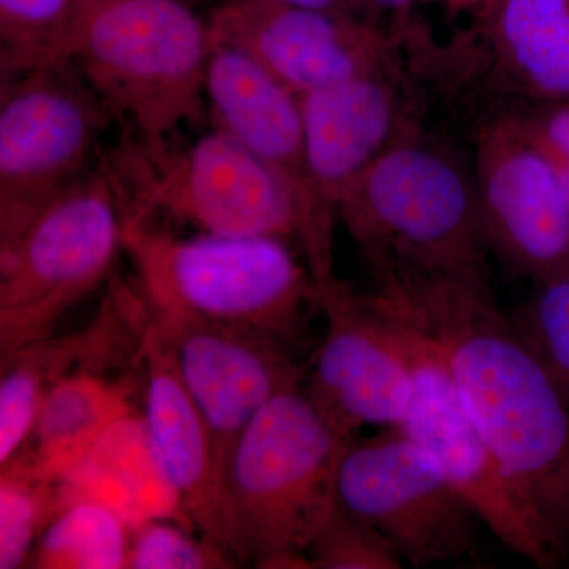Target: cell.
I'll return each mask as SVG.
<instances>
[{"mask_svg":"<svg viewBox=\"0 0 569 569\" xmlns=\"http://www.w3.org/2000/svg\"><path fill=\"white\" fill-rule=\"evenodd\" d=\"M436 342L468 413L563 560L569 553V392L490 288L432 284L381 298Z\"/></svg>","mask_w":569,"mask_h":569,"instance_id":"1","label":"cell"},{"mask_svg":"<svg viewBox=\"0 0 569 569\" xmlns=\"http://www.w3.org/2000/svg\"><path fill=\"white\" fill-rule=\"evenodd\" d=\"M336 211L372 276L373 293L448 283L490 288L473 173L421 132L370 164Z\"/></svg>","mask_w":569,"mask_h":569,"instance_id":"2","label":"cell"},{"mask_svg":"<svg viewBox=\"0 0 569 569\" xmlns=\"http://www.w3.org/2000/svg\"><path fill=\"white\" fill-rule=\"evenodd\" d=\"M123 254L146 309L268 337L296 350L321 293L291 242L271 236L181 238L126 219Z\"/></svg>","mask_w":569,"mask_h":569,"instance_id":"3","label":"cell"},{"mask_svg":"<svg viewBox=\"0 0 569 569\" xmlns=\"http://www.w3.org/2000/svg\"><path fill=\"white\" fill-rule=\"evenodd\" d=\"M348 441L302 385L252 419L223 471L220 542L239 567L310 568L307 549L337 507Z\"/></svg>","mask_w":569,"mask_h":569,"instance_id":"4","label":"cell"},{"mask_svg":"<svg viewBox=\"0 0 569 569\" xmlns=\"http://www.w3.org/2000/svg\"><path fill=\"white\" fill-rule=\"evenodd\" d=\"M100 163L126 219L160 216L198 233L271 236L298 246V216L283 183L220 130L190 144L127 132Z\"/></svg>","mask_w":569,"mask_h":569,"instance_id":"5","label":"cell"},{"mask_svg":"<svg viewBox=\"0 0 569 569\" xmlns=\"http://www.w3.org/2000/svg\"><path fill=\"white\" fill-rule=\"evenodd\" d=\"M213 47L183 0H100L71 63L111 118L157 140L200 121Z\"/></svg>","mask_w":569,"mask_h":569,"instance_id":"6","label":"cell"},{"mask_svg":"<svg viewBox=\"0 0 569 569\" xmlns=\"http://www.w3.org/2000/svg\"><path fill=\"white\" fill-rule=\"evenodd\" d=\"M123 228L121 198L99 163L0 246V355L56 335L110 279Z\"/></svg>","mask_w":569,"mask_h":569,"instance_id":"7","label":"cell"},{"mask_svg":"<svg viewBox=\"0 0 569 569\" xmlns=\"http://www.w3.org/2000/svg\"><path fill=\"white\" fill-rule=\"evenodd\" d=\"M111 114L73 63L2 78L0 246L92 171Z\"/></svg>","mask_w":569,"mask_h":569,"instance_id":"8","label":"cell"},{"mask_svg":"<svg viewBox=\"0 0 569 569\" xmlns=\"http://www.w3.org/2000/svg\"><path fill=\"white\" fill-rule=\"evenodd\" d=\"M337 505L369 523L415 568L475 559L479 519L438 466L402 429L348 441Z\"/></svg>","mask_w":569,"mask_h":569,"instance_id":"9","label":"cell"},{"mask_svg":"<svg viewBox=\"0 0 569 569\" xmlns=\"http://www.w3.org/2000/svg\"><path fill=\"white\" fill-rule=\"evenodd\" d=\"M388 313L399 326L413 367V396L400 429L436 458L452 488L505 548L539 568L559 567L563 557L468 413L436 342Z\"/></svg>","mask_w":569,"mask_h":569,"instance_id":"10","label":"cell"},{"mask_svg":"<svg viewBox=\"0 0 569 569\" xmlns=\"http://www.w3.org/2000/svg\"><path fill=\"white\" fill-rule=\"evenodd\" d=\"M204 93L212 129L244 146L290 193L298 250L323 293L337 282V213L310 173L301 99L244 52L219 41H213Z\"/></svg>","mask_w":569,"mask_h":569,"instance_id":"11","label":"cell"},{"mask_svg":"<svg viewBox=\"0 0 569 569\" xmlns=\"http://www.w3.org/2000/svg\"><path fill=\"white\" fill-rule=\"evenodd\" d=\"M212 40L244 52L299 97L339 82L403 71L391 33L346 10L276 0H222Z\"/></svg>","mask_w":569,"mask_h":569,"instance_id":"12","label":"cell"},{"mask_svg":"<svg viewBox=\"0 0 569 569\" xmlns=\"http://www.w3.org/2000/svg\"><path fill=\"white\" fill-rule=\"evenodd\" d=\"M473 179L489 250L538 287L569 279V201L512 112L479 127Z\"/></svg>","mask_w":569,"mask_h":569,"instance_id":"13","label":"cell"},{"mask_svg":"<svg viewBox=\"0 0 569 569\" xmlns=\"http://www.w3.org/2000/svg\"><path fill=\"white\" fill-rule=\"evenodd\" d=\"M323 342L305 391L348 440L362 427L400 429L413 396V367L395 318L372 295L337 282L321 295Z\"/></svg>","mask_w":569,"mask_h":569,"instance_id":"14","label":"cell"},{"mask_svg":"<svg viewBox=\"0 0 569 569\" xmlns=\"http://www.w3.org/2000/svg\"><path fill=\"white\" fill-rule=\"evenodd\" d=\"M141 307L203 415L224 471L246 427L276 396L301 387L305 370L293 350L268 337L160 316L146 309L142 301Z\"/></svg>","mask_w":569,"mask_h":569,"instance_id":"15","label":"cell"},{"mask_svg":"<svg viewBox=\"0 0 569 569\" xmlns=\"http://www.w3.org/2000/svg\"><path fill=\"white\" fill-rule=\"evenodd\" d=\"M299 99L310 173L335 211L340 194L370 164L421 132L403 71L355 78Z\"/></svg>","mask_w":569,"mask_h":569,"instance_id":"16","label":"cell"},{"mask_svg":"<svg viewBox=\"0 0 569 569\" xmlns=\"http://www.w3.org/2000/svg\"><path fill=\"white\" fill-rule=\"evenodd\" d=\"M133 358L141 367L146 430L182 518L204 537L220 542L223 470L212 433L183 387L167 347L142 316L140 296Z\"/></svg>","mask_w":569,"mask_h":569,"instance_id":"17","label":"cell"},{"mask_svg":"<svg viewBox=\"0 0 569 569\" xmlns=\"http://www.w3.org/2000/svg\"><path fill=\"white\" fill-rule=\"evenodd\" d=\"M441 66L479 71L523 108L569 102V0H497L481 26L448 40Z\"/></svg>","mask_w":569,"mask_h":569,"instance_id":"18","label":"cell"},{"mask_svg":"<svg viewBox=\"0 0 569 569\" xmlns=\"http://www.w3.org/2000/svg\"><path fill=\"white\" fill-rule=\"evenodd\" d=\"M137 326L132 287L112 279L110 295L91 325L0 355V467L24 447L48 392L77 370L108 369L116 348L122 347Z\"/></svg>","mask_w":569,"mask_h":569,"instance_id":"19","label":"cell"},{"mask_svg":"<svg viewBox=\"0 0 569 569\" xmlns=\"http://www.w3.org/2000/svg\"><path fill=\"white\" fill-rule=\"evenodd\" d=\"M59 492L62 505L71 500L99 501L119 512L130 526L156 518L187 523L138 410L116 422L59 479Z\"/></svg>","mask_w":569,"mask_h":569,"instance_id":"20","label":"cell"},{"mask_svg":"<svg viewBox=\"0 0 569 569\" xmlns=\"http://www.w3.org/2000/svg\"><path fill=\"white\" fill-rule=\"evenodd\" d=\"M104 370L81 369L59 381L44 397L31 436L10 462L59 481L116 422L137 410L132 383Z\"/></svg>","mask_w":569,"mask_h":569,"instance_id":"21","label":"cell"},{"mask_svg":"<svg viewBox=\"0 0 569 569\" xmlns=\"http://www.w3.org/2000/svg\"><path fill=\"white\" fill-rule=\"evenodd\" d=\"M100 0H0V71L71 62Z\"/></svg>","mask_w":569,"mask_h":569,"instance_id":"22","label":"cell"},{"mask_svg":"<svg viewBox=\"0 0 569 569\" xmlns=\"http://www.w3.org/2000/svg\"><path fill=\"white\" fill-rule=\"evenodd\" d=\"M132 526L93 500H71L54 512L37 542L29 568L126 569Z\"/></svg>","mask_w":569,"mask_h":569,"instance_id":"23","label":"cell"},{"mask_svg":"<svg viewBox=\"0 0 569 569\" xmlns=\"http://www.w3.org/2000/svg\"><path fill=\"white\" fill-rule=\"evenodd\" d=\"M61 505L59 481L18 462L0 467V569L29 568L44 527Z\"/></svg>","mask_w":569,"mask_h":569,"instance_id":"24","label":"cell"},{"mask_svg":"<svg viewBox=\"0 0 569 569\" xmlns=\"http://www.w3.org/2000/svg\"><path fill=\"white\" fill-rule=\"evenodd\" d=\"M239 567L220 542L178 519L132 526L127 569H228Z\"/></svg>","mask_w":569,"mask_h":569,"instance_id":"25","label":"cell"},{"mask_svg":"<svg viewBox=\"0 0 569 569\" xmlns=\"http://www.w3.org/2000/svg\"><path fill=\"white\" fill-rule=\"evenodd\" d=\"M313 569H399L397 550L380 531L337 505L307 549Z\"/></svg>","mask_w":569,"mask_h":569,"instance_id":"26","label":"cell"},{"mask_svg":"<svg viewBox=\"0 0 569 569\" xmlns=\"http://www.w3.org/2000/svg\"><path fill=\"white\" fill-rule=\"evenodd\" d=\"M515 323L569 392V279L538 287Z\"/></svg>","mask_w":569,"mask_h":569,"instance_id":"27","label":"cell"},{"mask_svg":"<svg viewBox=\"0 0 569 569\" xmlns=\"http://www.w3.org/2000/svg\"><path fill=\"white\" fill-rule=\"evenodd\" d=\"M511 112L522 132L550 162H569V102L531 104Z\"/></svg>","mask_w":569,"mask_h":569,"instance_id":"28","label":"cell"},{"mask_svg":"<svg viewBox=\"0 0 569 569\" xmlns=\"http://www.w3.org/2000/svg\"><path fill=\"white\" fill-rule=\"evenodd\" d=\"M421 3L422 0H343V9L385 29L399 43L417 20Z\"/></svg>","mask_w":569,"mask_h":569,"instance_id":"29","label":"cell"},{"mask_svg":"<svg viewBox=\"0 0 569 569\" xmlns=\"http://www.w3.org/2000/svg\"><path fill=\"white\" fill-rule=\"evenodd\" d=\"M497 0H422L421 6L436 7L449 17L470 18L467 29H475L489 17Z\"/></svg>","mask_w":569,"mask_h":569,"instance_id":"30","label":"cell"},{"mask_svg":"<svg viewBox=\"0 0 569 569\" xmlns=\"http://www.w3.org/2000/svg\"><path fill=\"white\" fill-rule=\"evenodd\" d=\"M276 2L291 3V6L310 7V9L346 10L343 0H276Z\"/></svg>","mask_w":569,"mask_h":569,"instance_id":"31","label":"cell"},{"mask_svg":"<svg viewBox=\"0 0 569 569\" xmlns=\"http://www.w3.org/2000/svg\"><path fill=\"white\" fill-rule=\"evenodd\" d=\"M553 167H556L557 173L560 176L561 186H563L569 201V162L553 163Z\"/></svg>","mask_w":569,"mask_h":569,"instance_id":"32","label":"cell"}]
</instances>
